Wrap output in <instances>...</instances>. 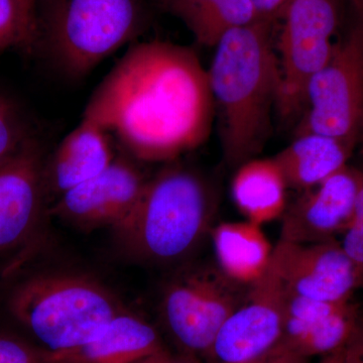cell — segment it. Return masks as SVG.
I'll return each mask as SVG.
<instances>
[{
	"mask_svg": "<svg viewBox=\"0 0 363 363\" xmlns=\"http://www.w3.org/2000/svg\"><path fill=\"white\" fill-rule=\"evenodd\" d=\"M214 112L208 72L196 52L155 40L128 49L95 88L83 117L133 159L171 162L206 142Z\"/></svg>",
	"mask_w": 363,
	"mask_h": 363,
	"instance_id": "1",
	"label": "cell"
},
{
	"mask_svg": "<svg viewBox=\"0 0 363 363\" xmlns=\"http://www.w3.org/2000/svg\"><path fill=\"white\" fill-rule=\"evenodd\" d=\"M272 25L260 20L229 30L215 45L207 70L222 152L231 167L238 168L262 150L277 112L281 73Z\"/></svg>",
	"mask_w": 363,
	"mask_h": 363,
	"instance_id": "2",
	"label": "cell"
},
{
	"mask_svg": "<svg viewBox=\"0 0 363 363\" xmlns=\"http://www.w3.org/2000/svg\"><path fill=\"white\" fill-rule=\"evenodd\" d=\"M175 162L147 179L133 213L116 229L128 252L150 264H177L193 255L216 213L209 180Z\"/></svg>",
	"mask_w": 363,
	"mask_h": 363,
	"instance_id": "3",
	"label": "cell"
},
{
	"mask_svg": "<svg viewBox=\"0 0 363 363\" xmlns=\"http://www.w3.org/2000/svg\"><path fill=\"white\" fill-rule=\"evenodd\" d=\"M1 291L7 313L49 352L89 342L124 312L106 286L70 272L25 269Z\"/></svg>",
	"mask_w": 363,
	"mask_h": 363,
	"instance_id": "4",
	"label": "cell"
},
{
	"mask_svg": "<svg viewBox=\"0 0 363 363\" xmlns=\"http://www.w3.org/2000/svg\"><path fill=\"white\" fill-rule=\"evenodd\" d=\"M147 18L145 0H37L33 43L81 77L138 37Z\"/></svg>",
	"mask_w": 363,
	"mask_h": 363,
	"instance_id": "5",
	"label": "cell"
},
{
	"mask_svg": "<svg viewBox=\"0 0 363 363\" xmlns=\"http://www.w3.org/2000/svg\"><path fill=\"white\" fill-rule=\"evenodd\" d=\"M45 160L32 136L0 162V291L28 267L39 247L48 212Z\"/></svg>",
	"mask_w": 363,
	"mask_h": 363,
	"instance_id": "6",
	"label": "cell"
},
{
	"mask_svg": "<svg viewBox=\"0 0 363 363\" xmlns=\"http://www.w3.org/2000/svg\"><path fill=\"white\" fill-rule=\"evenodd\" d=\"M342 1L291 0L281 16L277 114L286 123L300 119L308 84L331 57Z\"/></svg>",
	"mask_w": 363,
	"mask_h": 363,
	"instance_id": "7",
	"label": "cell"
},
{
	"mask_svg": "<svg viewBox=\"0 0 363 363\" xmlns=\"http://www.w3.org/2000/svg\"><path fill=\"white\" fill-rule=\"evenodd\" d=\"M296 135L317 133L357 147L363 135V30L353 26L313 76Z\"/></svg>",
	"mask_w": 363,
	"mask_h": 363,
	"instance_id": "8",
	"label": "cell"
},
{
	"mask_svg": "<svg viewBox=\"0 0 363 363\" xmlns=\"http://www.w3.org/2000/svg\"><path fill=\"white\" fill-rule=\"evenodd\" d=\"M248 288L219 269L183 272L169 281L162 295L164 324L182 348L208 354L222 325L247 298Z\"/></svg>",
	"mask_w": 363,
	"mask_h": 363,
	"instance_id": "9",
	"label": "cell"
},
{
	"mask_svg": "<svg viewBox=\"0 0 363 363\" xmlns=\"http://www.w3.org/2000/svg\"><path fill=\"white\" fill-rule=\"evenodd\" d=\"M286 286L272 260L222 325L209 355L214 363H247L277 347L283 335Z\"/></svg>",
	"mask_w": 363,
	"mask_h": 363,
	"instance_id": "10",
	"label": "cell"
},
{
	"mask_svg": "<svg viewBox=\"0 0 363 363\" xmlns=\"http://www.w3.org/2000/svg\"><path fill=\"white\" fill-rule=\"evenodd\" d=\"M272 262L286 290L325 302H346L363 285V276L340 242L294 243L279 240Z\"/></svg>",
	"mask_w": 363,
	"mask_h": 363,
	"instance_id": "11",
	"label": "cell"
},
{
	"mask_svg": "<svg viewBox=\"0 0 363 363\" xmlns=\"http://www.w3.org/2000/svg\"><path fill=\"white\" fill-rule=\"evenodd\" d=\"M147 180L133 162L116 156L101 174L57 198L50 214L85 230H116L133 213Z\"/></svg>",
	"mask_w": 363,
	"mask_h": 363,
	"instance_id": "12",
	"label": "cell"
},
{
	"mask_svg": "<svg viewBox=\"0 0 363 363\" xmlns=\"http://www.w3.org/2000/svg\"><path fill=\"white\" fill-rule=\"evenodd\" d=\"M359 172L350 164L304 191L283 214L281 240L294 243L335 240L354 213Z\"/></svg>",
	"mask_w": 363,
	"mask_h": 363,
	"instance_id": "13",
	"label": "cell"
},
{
	"mask_svg": "<svg viewBox=\"0 0 363 363\" xmlns=\"http://www.w3.org/2000/svg\"><path fill=\"white\" fill-rule=\"evenodd\" d=\"M357 306L301 297L286 289L285 320L279 345L301 357L333 354L342 350L362 320Z\"/></svg>",
	"mask_w": 363,
	"mask_h": 363,
	"instance_id": "14",
	"label": "cell"
},
{
	"mask_svg": "<svg viewBox=\"0 0 363 363\" xmlns=\"http://www.w3.org/2000/svg\"><path fill=\"white\" fill-rule=\"evenodd\" d=\"M108 133L94 121L81 123L45 157L44 181L48 198H59L67 191L95 178L116 159Z\"/></svg>",
	"mask_w": 363,
	"mask_h": 363,
	"instance_id": "15",
	"label": "cell"
},
{
	"mask_svg": "<svg viewBox=\"0 0 363 363\" xmlns=\"http://www.w3.org/2000/svg\"><path fill=\"white\" fill-rule=\"evenodd\" d=\"M162 348L152 325L124 311L89 342L45 355L49 363H135Z\"/></svg>",
	"mask_w": 363,
	"mask_h": 363,
	"instance_id": "16",
	"label": "cell"
},
{
	"mask_svg": "<svg viewBox=\"0 0 363 363\" xmlns=\"http://www.w3.org/2000/svg\"><path fill=\"white\" fill-rule=\"evenodd\" d=\"M211 234L218 269L231 281L250 286L269 269L274 250L259 224L224 222Z\"/></svg>",
	"mask_w": 363,
	"mask_h": 363,
	"instance_id": "17",
	"label": "cell"
},
{
	"mask_svg": "<svg viewBox=\"0 0 363 363\" xmlns=\"http://www.w3.org/2000/svg\"><path fill=\"white\" fill-rule=\"evenodd\" d=\"M354 147L317 133L295 135L272 159L283 172L289 188L309 190L347 166Z\"/></svg>",
	"mask_w": 363,
	"mask_h": 363,
	"instance_id": "18",
	"label": "cell"
},
{
	"mask_svg": "<svg viewBox=\"0 0 363 363\" xmlns=\"http://www.w3.org/2000/svg\"><path fill=\"white\" fill-rule=\"evenodd\" d=\"M238 169L231 193L234 203L247 220L262 226L283 216L289 187L276 161L252 159Z\"/></svg>",
	"mask_w": 363,
	"mask_h": 363,
	"instance_id": "19",
	"label": "cell"
},
{
	"mask_svg": "<svg viewBox=\"0 0 363 363\" xmlns=\"http://www.w3.org/2000/svg\"><path fill=\"white\" fill-rule=\"evenodd\" d=\"M200 45L215 47L233 28L260 21L252 0H157Z\"/></svg>",
	"mask_w": 363,
	"mask_h": 363,
	"instance_id": "20",
	"label": "cell"
},
{
	"mask_svg": "<svg viewBox=\"0 0 363 363\" xmlns=\"http://www.w3.org/2000/svg\"><path fill=\"white\" fill-rule=\"evenodd\" d=\"M32 136L18 104L0 90V162L11 157Z\"/></svg>",
	"mask_w": 363,
	"mask_h": 363,
	"instance_id": "21",
	"label": "cell"
},
{
	"mask_svg": "<svg viewBox=\"0 0 363 363\" xmlns=\"http://www.w3.org/2000/svg\"><path fill=\"white\" fill-rule=\"evenodd\" d=\"M0 363H49L45 350L14 336L0 334Z\"/></svg>",
	"mask_w": 363,
	"mask_h": 363,
	"instance_id": "22",
	"label": "cell"
},
{
	"mask_svg": "<svg viewBox=\"0 0 363 363\" xmlns=\"http://www.w3.org/2000/svg\"><path fill=\"white\" fill-rule=\"evenodd\" d=\"M23 45L20 16L14 0H0V52Z\"/></svg>",
	"mask_w": 363,
	"mask_h": 363,
	"instance_id": "23",
	"label": "cell"
},
{
	"mask_svg": "<svg viewBox=\"0 0 363 363\" xmlns=\"http://www.w3.org/2000/svg\"><path fill=\"white\" fill-rule=\"evenodd\" d=\"M20 16L23 45L30 47L33 43L35 32V11L37 0H14Z\"/></svg>",
	"mask_w": 363,
	"mask_h": 363,
	"instance_id": "24",
	"label": "cell"
},
{
	"mask_svg": "<svg viewBox=\"0 0 363 363\" xmlns=\"http://www.w3.org/2000/svg\"><path fill=\"white\" fill-rule=\"evenodd\" d=\"M342 363H363V318L348 343L340 350Z\"/></svg>",
	"mask_w": 363,
	"mask_h": 363,
	"instance_id": "25",
	"label": "cell"
},
{
	"mask_svg": "<svg viewBox=\"0 0 363 363\" xmlns=\"http://www.w3.org/2000/svg\"><path fill=\"white\" fill-rule=\"evenodd\" d=\"M262 20L274 23L281 20L291 0H252Z\"/></svg>",
	"mask_w": 363,
	"mask_h": 363,
	"instance_id": "26",
	"label": "cell"
},
{
	"mask_svg": "<svg viewBox=\"0 0 363 363\" xmlns=\"http://www.w3.org/2000/svg\"><path fill=\"white\" fill-rule=\"evenodd\" d=\"M247 363H308V358L278 345L264 357Z\"/></svg>",
	"mask_w": 363,
	"mask_h": 363,
	"instance_id": "27",
	"label": "cell"
},
{
	"mask_svg": "<svg viewBox=\"0 0 363 363\" xmlns=\"http://www.w3.org/2000/svg\"><path fill=\"white\" fill-rule=\"evenodd\" d=\"M135 363H193L191 360L183 357H177L172 355L164 348L152 353L149 357L143 358L142 360Z\"/></svg>",
	"mask_w": 363,
	"mask_h": 363,
	"instance_id": "28",
	"label": "cell"
},
{
	"mask_svg": "<svg viewBox=\"0 0 363 363\" xmlns=\"http://www.w3.org/2000/svg\"><path fill=\"white\" fill-rule=\"evenodd\" d=\"M358 172H359V188H358L354 213L350 223H357L363 226V169H358Z\"/></svg>",
	"mask_w": 363,
	"mask_h": 363,
	"instance_id": "29",
	"label": "cell"
},
{
	"mask_svg": "<svg viewBox=\"0 0 363 363\" xmlns=\"http://www.w3.org/2000/svg\"><path fill=\"white\" fill-rule=\"evenodd\" d=\"M355 16V26L363 30V0H348Z\"/></svg>",
	"mask_w": 363,
	"mask_h": 363,
	"instance_id": "30",
	"label": "cell"
},
{
	"mask_svg": "<svg viewBox=\"0 0 363 363\" xmlns=\"http://www.w3.org/2000/svg\"><path fill=\"white\" fill-rule=\"evenodd\" d=\"M320 363H342V362H341L340 350L333 353V354L327 355Z\"/></svg>",
	"mask_w": 363,
	"mask_h": 363,
	"instance_id": "31",
	"label": "cell"
}]
</instances>
